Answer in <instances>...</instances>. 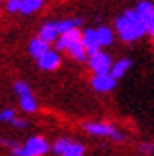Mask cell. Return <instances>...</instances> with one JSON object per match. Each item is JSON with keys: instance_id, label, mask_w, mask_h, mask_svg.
Returning a JSON list of instances; mask_svg holds the SVG:
<instances>
[{"instance_id": "cell-13", "label": "cell", "mask_w": 154, "mask_h": 156, "mask_svg": "<svg viewBox=\"0 0 154 156\" xmlns=\"http://www.w3.org/2000/svg\"><path fill=\"white\" fill-rule=\"evenodd\" d=\"M132 68V61L128 57H121L118 61H113V68H111V76L114 80H120L128 73V69Z\"/></svg>"}, {"instance_id": "cell-18", "label": "cell", "mask_w": 154, "mask_h": 156, "mask_svg": "<svg viewBox=\"0 0 154 156\" xmlns=\"http://www.w3.org/2000/svg\"><path fill=\"white\" fill-rule=\"evenodd\" d=\"M16 116L17 115H16V111H14L12 108H5V109L0 111V122L2 123H12Z\"/></svg>"}, {"instance_id": "cell-17", "label": "cell", "mask_w": 154, "mask_h": 156, "mask_svg": "<svg viewBox=\"0 0 154 156\" xmlns=\"http://www.w3.org/2000/svg\"><path fill=\"white\" fill-rule=\"evenodd\" d=\"M152 2H149V0H140L137 5H135V9L133 11L137 12L138 16H140V19H142L144 23L149 19V16H151V12H152Z\"/></svg>"}, {"instance_id": "cell-4", "label": "cell", "mask_w": 154, "mask_h": 156, "mask_svg": "<svg viewBox=\"0 0 154 156\" xmlns=\"http://www.w3.org/2000/svg\"><path fill=\"white\" fill-rule=\"evenodd\" d=\"M14 92L17 95V102H19V108H21L24 113H35L38 109V104H37V99H35L33 92L30 89V85L26 82H16L14 83Z\"/></svg>"}, {"instance_id": "cell-6", "label": "cell", "mask_w": 154, "mask_h": 156, "mask_svg": "<svg viewBox=\"0 0 154 156\" xmlns=\"http://www.w3.org/2000/svg\"><path fill=\"white\" fill-rule=\"evenodd\" d=\"M87 64L94 75H109L111 68H113V59H111V56L107 52L99 50V52H95L92 56H88Z\"/></svg>"}, {"instance_id": "cell-21", "label": "cell", "mask_w": 154, "mask_h": 156, "mask_svg": "<svg viewBox=\"0 0 154 156\" xmlns=\"http://www.w3.org/2000/svg\"><path fill=\"white\" fill-rule=\"evenodd\" d=\"M145 26H147V35L154 38V5H152V12H151L149 19L145 21Z\"/></svg>"}, {"instance_id": "cell-22", "label": "cell", "mask_w": 154, "mask_h": 156, "mask_svg": "<svg viewBox=\"0 0 154 156\" xmlns=\"http://www.w3.org/2000/svg\"><path fill=\"white\" fill-rule=\"evenodd\" d=\"M11 125L14 128H26L28 127V122H26V120H23V118H19V116H16V118H14V122H12Z\"/></svg>"}, {"instance_id": "cell-3", "label": "cell", "mask_w": 154, "mask_h": 156, "mask_svg": "<svg viewBox=\"0 0 154 156\" xmlns=\"http://www.w3.org/2000/svg\"><path fill=\"white\" fill-rule=\"evenodd\" d=\"M83 128L87 134L95 135V137H104V139H109L113 142H123L125 140V134L121 130H118L113 123L107 122H90L85 123Z\"/></svg>"}, {"instance_id": "cell-1", "label": "cell", "mask_w": 154, "mask_h": 156, "mask_svg": "<svg viewBox=\"0 0 154 156\" xmlns=\"http://www.w3.org/2000/svg\"><path fill=\"white\" fill-rule=\"evenodd\" d=\"M114 33L120 37V40L133 44L147 35V26L133 9H127L114 19Z\"/></svg>"}, {"instance_id": "cell-20", "label": "cell", "mask_w": 154, "mask_h": 156, "mask_svg": "<svg viewBox=\"0 0 154 156\" xmlns=\"http://www.w3.org/2000/svg\"><path fill=\"white\" fill-rule=\"evenodd\" d=\"M138 151L145 156H154V142H142L138 146Z\"/></svg>"}, {"instance_id": "cell-24", "label": "cell", "mask_w": 154, "mask_h": 156, "mask_svg": "<svg viewBox=\"0 0 154 156\" xmlns=\"http://www.w3.org/2000/svg\"><path fill=\"white\" fill-rule=\"evenodd\" d=\"M0 2H2V0H0Z\"/></svg>"}, {"instance_id": "cell-14", "label": "cell", "mask_w": 154, "mask_h": 156, "mask_svg": "<svg viewBox=\"0 0 154 156\" xmlns=\"http://www.w3.org/2000/svg\"><path fill=\"white\" fill-rule=\"evenodd\" d=\"M66 52H68V56L71 57V59H75V61L83 62V61H87V59H88V52H87V49L83 47L82 38L76 40V42H73V44L68 47Z\"/></svg>"}, {"instance_id": "cell-8", "label": "cell", "mask_w": 154, "mask_h": 156, "mask_svg": "<svg viewBox=\"0 0 154 156\" xmlns=\"http://www.w3.org/2000/svg\"><path fill=\"white\" fill-rule=\"evenodd\" d=\"M82 44L83 47L87 49L88 56H92V54H95V52H99L102 47H100L99 44V37H97V31H95V28H85L82 31Z\"/></svg>"}, {"instance_id": "cell-9", "label": "cell", "mask_w": 154, "mask_h": 156, "mask_svg": "<svg viewBox=\"0 0 154 156\" xmlns=\"http://www.w3.org/2000/svg\"><path fill=\"white\" fill-rule=\"evenodd\" d=\"M40 69H44V71H55L57 68L61 66V54L57 50H52L50 49L45 56H42L37 61Z\"/></svg>"}, {"instance_id": "cell-7", "label": "cell", "mask_w": 154, "mask_h": 156, "mask_svg": "<svg viewBox=\"0 0 154 156\" xmlns=\"http://www.w3.org/2000/svg\"><path fill=\"white\" fill-rule=\"evenodd\" d=\"M90 85H92V89L95 92H99V94H107L111 90L116 87V80L109 75H94L92 80H90Z\"/></svg>"}, {"instance_id": "cell-15", "label": "cell", "mask_w": 154, "mask_h": 156, "mask_svg": "<svg viewBox=\"0 0 154 156\" xmlns=\"http://www.w3.org/2000/svg\"><path fill=\"white\" fill-rule=\"evenodd\" d=\"M95 31H97V37H99L100 47H111V45L114 44L116 33H114V30H113V28L100 24V26H97V28H95Z\"/></svg>"}, {"instance_id": "cell-10", "label": "cell", "mask_w": 154, "mask_h": 156, "mask_svg": "<svg viewBox=\"0 0 154 156\" xmlns=\"http://www.w3.org/2000/svg\"><path fill=\"white\" fill-rule=\"evenodd\" d=\"M38 38H42L44 42H47V44H55V40L59 38V31H57V28H55V23L54 21H47L44 23L42 26H40L38 30V35H37Z\"/></svg>"}, {"instance_id": "cell-16", "label": "cell", "mask_w": 154, "mask_h": 156, "mask_svg": "<svg viewBox=\"0 0 154 156\" xmlns=\"http://www.w3.org/2000/svg\"><path fill=\"white\" fill-rule=\"evenodd\" d=\"M44 4H45V0H21V11H19V14H23V16L35 14V12H38L44 7Z\"/></svg>"}, {"instance_id": "cell-12", "label": "cell", "mask_w": 154, "mask_h": 156, "mask_svg": "<svg viewBox=\"0 0 154 156\" xmlns=\"http://www.w3.org/2000/svg\"><path fill=\"white\" fill-rule=\"evenodd\" d=\"M55 23V28L59 31V35H64V33H69L73 30H78L80 24H82V19L80 17H64V19H57Z\"/></svg>"}, {"instance_id": "cell-11", "label": "cell", "mask_w": 154, "mask_h": 156, "mask_svg": "<svg viewBox=\"0 0 154 156\" xmlns=\"http://www.w3.org/2000/svg\"><path fill=\"white\" fill-rule=\"evenodd\" d=\"M28 50H30V54H31V57H33L35 61H38L40 57L45 56L50 50V44L44 42V40L38 38V37H35V38H31V42L28 45Z\"/></svg>"}, {"instance_id": "cell-19", "label": "cell", "mask_w": 154, "mask_h": 156, "mask_svg": "<svg viewBox=\"0 0 154 156\" xmlns=\"http://www.w3.org/2000/svg\"><path fill=\"white\" fill-rule=\"evenodd\" d=\"M4 7H5V11L9 14H17L21 11V0H5Z\"/></svg>"}, {"instance_id": "cell-5", "label": "cell", "mask_w": 154, "mask_h": 156, "mask_svg": "<svg viewBox=\"0 0 154 156\" xmlns=\"http://www.w3.org/2000/svg\"><path fill=\"white\" fill-rule=\"evenodd\" d=\"M52 153L57 156H85V146L82 142L71 140L68 137H61L50 146Z\"/></svg>"}, {"instance_id": "cell-23", "label": "cell", "mask_w": 154, "mask_h": 156, "mask_svg": "<svg viewBox=\"0 0 154 156\" xmlns=\"http://www.w3.org/2000/svg\"><path fill=\"white\" fill-rule=\"evenodd\" d=\"M4 2H5V0H4Z\"/></svg>"}, {"instance_id": "cell-2", "label": "cell", "mask_w": 154, "mask_h": 156, "mask_svg": "<svg viewBox=\"0 0 154 156\" xmlns=\"http://www.w3.org/2000/svg\"><path fill=\"white\" fill-rule=\"evenodd\" d=\"M50 151V144L42 135H33L28 137L23 144H16L12 147V156H45Z\"/></svg>"}]
</instances>
